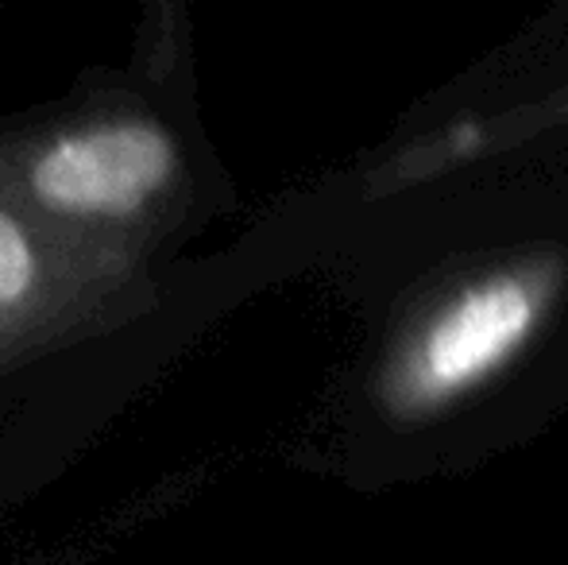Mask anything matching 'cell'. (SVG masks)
Returning <instances> with one entry per match:
<instances>
[{
    "instance_id": "4",
    "label": "cell",
    "mask_w": 568,
    "mask_h": 565,
    "mask_svg": "<svg viewBox=\"0 0 568 565\" xmlns=\"http://www.w3.org/2000/svg\"><path fill=\"white\" fill-rule=\"evenodd\" d=\"M36 272L39 256L28 225H20V218L0 205V310L28 299V291L36 286Z\"/></svg>"
},
{
    "instance_id": "1",
    "label": "cell",
    "mask_w": 568,
    "mask_h": 565,
    "mask_svg": "<svg viewBox=\"0 0 568 565\" xmlns=\"http://www.w3.org/2000/svg\"><path fill=\"white\" fill-rule=\"evenodd\" d=\"M565 283L568 268L557 252H526L434 294L383 356V411L422 423L479 392L538 337Z\"/></svg>"
},
{
    "instance_id": "2",
    "label": "cell",
    "mask_w": 568,
    "mask_h": 565,
    "mask_svg": "<svg viewBox=\"0 0 568 565\" xmlns=\"http://www.w3.org/2000/svg\"><path fill=\"white\" fill-rule=\"evenodd\" d=\"M174 167L179 151L155 121L120 117L59 132L36 151L28 186L59 218L124 221L171 186Z\"/></svg>"
},
{
    "instance_id": "3",
    "label": "cell",
    "mask_w": 568,
    "mask_h": 565,
    "mask_svg": "<svg viewBox=\"0 0 568 565\" xmlns=\"http://www.w3.org/2000/svg\"><path fill=\"white\" fill-rule=\"evenodd\" d=\"M561 124H568V85L541 101H526V105H515L495 117H479V121H460L453 129L418 140L403 155H395V163L383 167L379 190L434 179V174L449 171L456 163H468V159H479L495 148H515V143L541 137L549 129H561Z\"/></svg>"
}]
</instances>
